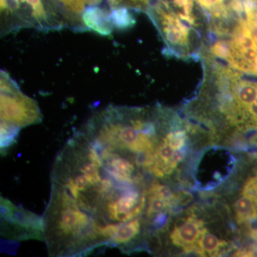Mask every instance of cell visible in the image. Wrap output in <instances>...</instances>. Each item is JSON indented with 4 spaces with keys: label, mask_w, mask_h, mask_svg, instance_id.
Returning <instances> with one entry per match:
<instances>
[{
    "label": "cell",
    "mask_w": 257,
    "mask_h": 257,
    "mask_svg": "<svg viewBox=\"0 0 257 257\" xmlns=\"http://www.w3.org/2000/svg\"><path fill=\"white\" fill-rule=\"evenodd\" d=\"M147 194H153L157 197L162 198L165 200L172 202L173 206H175V193L172 192L170 187L160 184L157 181H154L151 184L150 188L147 191Z\"/></svg>",
    "instance_id": "obj_13"
},
{
    "label": "cell",
    "mask_w": 257,
    "mask_h": 257,
    "mask_svg": "<svg viewBox=\"0 0 257 257\" xmlns=\"http://www.w3.org/2000/svg\"><path fill=\"white\" fill-rule=\"evenodd\" d=\"M60 4L72 15H79L85 10V0H58Z\"/></svg>",
    "instance_id": "obj_16"
},
{
    "label": "cell",
    "mask_w": 257,
    "mask_h": 257,
    "mask_svg": "<svg viewBox=\"0 0 257 257\" xmlns=\"http://www.w3.org/2000/svg\"><path fill=\"white\" fill-rule=\"evenodd\" d=\"M86 4L88 5V6L92 7L94 6V5H96L99 4L101 3V0H85Z\"/></svg>",
    "instance_id": "obj_19"
},
{
    "label": "cell",
    "mask_w": 257,
    "mask_h": 257,
    "mask_svg": "<svg viewBox=\"0 0 257 257\" xmlns=\"http://www.w3.org/2000/svg\"><path fill=\"white\" fill-rule=\"evenodd\" d=\"M211 52L219 58L228 60L231 50H230L229 43L224 41L216 42L211 48Z\"/></svg>",
    "instance_id": "obj_17"
},
{
    "label": "cell",
    "mask_w": 257,
    "mask_h": 257,
    "mask_svg": "<svg viewBox=\"0 0 257 257\" xmlns=\"http://www.w3.org/2000/svg\"><path fill=\"white\" fill-rule=\"evenodd\" d=\"M113 25L121 29L128 28L135 23V20L126 8L113 10L111 14Z\"/></svg>",
    "instance_id": "obj_12"
},
{
    "label": "cell",
    "mask_w": 257,
    "mask_h": 257,
    "mask_svg": "<svg viewBox=\"0 0 257 257\" xmlns=\"http://www.w3.org/2000/svg\"><path fill=\"white\" fill-rule=\"evenodd\" d=\"M20 128L1 121V150L12 146L15 143Z\"/></svg>",
    "instance_id": "obj_11"
},
{
    "label": "cell",
    "mask_w": 257,
    "mask_h": 257,
    "mask_svg": "<svg viewBox=\"0 0 257 257\" xmlns=\"http://www.w3.org/2000/svg\"><path fill=\"white\" fill-rule=\"evenodd\" d=\"M113 10L120 8H132V9H146L150 4V0H108Z\"/></svg>",
    "instance_id": "obj_14"
},
{
    "label": "cell",
    "mask_w": 257,
    "mask_h": 257,
    "mask_svg": "<svg viewBox=\"0 0 257 257\" xmlns=\"http://www.w3.org/2000/svg\"><path fill=\"white\" fill-rule=\"evenodd\" d=\"M82 25L103 35L111 33L113 25L111 14L98 7H89L82 14Z\"/></svg>",
    "instance_id": "obj_5"
},
{
    "label": "cell",
    "mask_w": 257,
    "mask_h": 257,
    "mask_svg": "<svg viewBox=\"0 0 257 257\" xmlns=\"http://www.w3.org/2000/svg\"><path fill=\"white\" fill-rule=\"evenodd\" d=\"M152 18L162 32L166 42L172 47H186L189 42V29L174 11L160 0L151 10Z\"/></svg>",
    "instance_id": "obj_3"
},
{
    "label": "cell",
    "mask_w": 257,
    "mask_h": 257,
    "mask_svg": "<svg viewBox=\"0 0 257 257\" xmlns=\"http://www.w3.org/2000/svg\"><path fill=\"white\" fill-rule=\"evenodd\" d=\"M204 228L202 220L190 216L181 224L175 226L171 232L170 239L175 246L183 248L184 252L200 254L198 241Z\"/></svg>",
    "instance_id": "obj_4"
},
{
    "label": "cell",
    "mask_w": 257,
    "mask_h": 257,
    "mask_svg": "<svg viewBox=\"0 0 257 257\" xmlns=\"http://www.w3.org/2000/svg\"><path fill=\"white\" fill-rule=\"evenodd\" d=\"M0 92L1 121L20 128L41 121L42 114L36 101L22 92L16 82L3 70Z\"/></svg>",
    "instance_id": "obj_1"
},
{
    "label": "cell",
    "mask_w": 257,
    "mask_h": 257,
    "mask_svg": "<svg viewBox=\"0 0 257 257\" xmlns=\"http://www.w3.org/2000/svg\"><path fill=\"white\" fill-rule=\"evenodd\" d=\"M242 194L252 199L257 205V175L246 182L243 186Z\"/></svg>",
    "instance_id": "obj_18"
},
{
    "label": "cell",
    "mask_w": 257,
    "mask_h": 257,
    "mask_svg": "<svg viewBox=\"0 0 257 257\" xmlns=\"http://www.w3.org/2000/svg\"><path fill=\"white\" fill-rule=\"evenodd\" d=\"M235 216L239 224L257 219L256 203L249 197L243 195L234 204Z\"/></svg>",
    "instance_id": "obj_8"
},
{
    "label": "cell",
    "mask_w": 257,
    "mask_h": 257,
    "mask_svg": "<svg viewBox=\"0 0 257 257\" xmlns=\"http://www.w3.org/2000/svg\"><path fill=\"white\" fill-rule=\"evenodd\" d=\"M226 0H197L199 6L204 11L211 15V18L216 20L227 19L231 10H230L229 3L225 4Z\"/></svg>",
    "instance_id": "obj_9"
},
{
    "label": "cell",
    "mask_w": 257,
    "mask_h": 257,
    "mask_svg": "<svg viewBox=\"0 0 257 257\" xmlns=\"http://www.w3.org/2000/svg\"><path fill=\"white\" fill-rule=\"evenodd\" d=\"M226 241L218 239L217 236L209 233L206 228H204L202 236L198 241L202 256H206V254L211 256H216L226 248Z\"/></svg>",
    "instance_id": "obj_7"
},
{
    "label": "cell",
    "mask_w": 257,
    "mask_h": 257,
    "mask_svg": "<svg viewBox=\"0 0 257 257\" xmlns=\"http://www.w3.org/2000/svg\"><path fill=\"white\" fill-rule=\"evenodd\" d=\"M251 236L253 239H257V228L256 229L251 230Z\"/></svg>",
    "instance_id": "obj_20"
},
{
    "label": "cell",
    "mask_w": 257,
    "mask_h": 257,
    "mask_svg": "<svg viewBox=\"0 0 257 257\" xmlns=\"http://www.w3.org/2000/svg\"><path fill=\"white\" fill-rule=\"evenodd\" d=\"M147 196H148L149 199L146 214L148 218L155 217L160 213L170 210L174 207L172 202L165 200L162 198L153 195V194H147Z\"/></svg>",
    "instance_id": "obj_10"
},
{
    "label": "cell",
    "mask_w": 257,
    "mask_h": 257,
    "mask_svg": "<svg viewBox=\"0 0 257 257\" xmlns=\"http://www.w3.org/2000/svg\"><path fill=\"white\" fill-rule=\"evenodd\" d=\"M2 235L8 239L43 240L42 217L1 198Z\"/></svg>",
    "instance_id": "obj_2"
},
{
    "label": "cell",
    "mask_w": 257,
    "mask_h": 257,
    "mask_svg": "<svg viewBox=\"0 0 257 257\" xmlns=\"http://www.w3.org/2000/svg\"><path fill=\"white\" fill-rule=\"evenodd\" d=\"M165 140L171 146L176 150L185 148L187 145V133L184 130H178L176 132H170L165 137Z\"/></svg>",
    "instance_id": "obj_15"
},
{
    "label": "cell",
    "mask_w": 257,
    "mask_h": 257,
    "mask_svg": "<svg viewBox=\"0 0 257 257\" xmlns=\"http://www.w3.org/2000/svg\"><path fill=\"white\" fill-rule=\"evenodd\" d=\"M141 231V221L136 218L120 226L111 244V247L126 248L128 243L133 242Z\"/></svg>",
    "instance_id": "obj_6"
}]
</instances>
